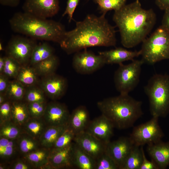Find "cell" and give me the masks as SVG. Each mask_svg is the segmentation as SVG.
<instances>
[{
    "mask_svg": "<svg viewBox=\"0 0 169 169\" xmlns=\"http://www.w3.org/2000/svg\"><path fill=\"white\" fill-rule=\"evenodd\" d=\"M25 90V87L16 80L10 82L5 95L8 100H22L24 99Z\"/></svg>",
    "mask_w": 169,
    "mask_h": 169,
    "instance_id": "33",
    "label": "cell"
},
{
    "mask_svg": "<svg viewBox=\"0 0 169 169\" xmlns=\"http://www.w3.org/2000/svg\"><path fill=\"white\" fill-rule=\"evenodd\" d=\"M73 142L69 146L60 149H50L49 157V169H59L72 168V149Z\"/></svg>",
    "mask_w": 169,
    "mask_h": 169,
    "instance_id": "17",
    "label": "cell"
},
{
    "mask_svg": "<svg viewBox=\"0 0 169 169\" xmlns=\"http://www.w3.org/2000/svg\"><path fill=\"white\" fill-rule=\"evenodd\" d=\"M17 143L21 156L27 155L41 147L38 140L24 132L17 139Z\"/></svg>",
    "mask_w": 169,
    "mask_h": 169,
    "instance_id": "27",
    "label": "cell"
},
{
    "mask_svg": "<svg viewBox=\"0 0 169 169\" xmlns=\"http://www.w3.org/2000/svg\"><path fill=\"white\" fill-rule=\"evenodd\" d=\"M116 164L105 152L95 160V169H118Z\"/></svg>",
    "mask_w": 169,
    "mask_h": 169,
    "instance_id": "38",
    "label": "cell"
},
{
    "mask_svg": "<svg viewBox=\"0 0 169 169\" xmlns=\"http://www.w3.org/2000/svg\"><path fill=\"white\" fill-rule=\"evenodd\" d=\"M113 20L119 28L122 44L130 48L146 38L156 23V16L152 9H144L136 0L115 11Z\"/></svg>",
    "mask_w": 169,
    "mask_h": 169,
    "instance_id": "2",
    "label": "cell"
},
{
    "mask_svg": "<svg viewBox=\"0 0 169 169\" xmlns=\"http://www.w3.org/2000/svg\"><path fill=\"white\" fill-rule=\"evenodd\" d=\"M22 65L13 58L5 56L4 74L8 78H16Z\"/></svg>",
    "mask_w": 169,
    "mask_h": 169,
    "instance_id": "36",
    "label": "cell"
},
{
    "mask_svg": "<svg viewBox=\"0 0 169 169\" xmlns=\"http://www.w3.org/2000/svg\"><path fill=\"white\" fill-rule=\"evenodd\" d=\"M147 151L158 169L166 168L169 165V141H161L147 145Z\"/></svg>",
    "mask_w": 169,
    "mask_h": 169,
    "instance_id": "18",
    "label": "cell"
},
{
    "mask_svg": "<svg viewBox=\"0 0 169 169\" xmlns=\"http://www.w3.org/2000/svg\"><path fill=\"white\" fill-rule=\"evenodd\" d=\"M89 116L86 108L79 106L70 114L68 125L75 134L85 131L89 121Z\"/></svg>",
    "mask_w": 169,
    "mask_h": 169,
    "instance_id": "20",
    "label": "cell"
},
{
    "mask_svg": "<svg viewBox=\"0 0 169 169\" xmlns=\"http://www.w3.org/2000/svg\"><path fill=\"white\" fill-rule=\"evenodd\" d=\"M115 27L109 23L105 14H90L82 21L76 22L74 29L66 31L59 45L68 54L90 47L115 46Z\"/></svg>",
    "mask_w": 169,
    "mask_h": 169,
    "instance_id": "1",
    "label": "cell"
},
{
    "mask_svg": "<svg viewBox=\"0 0 169 169\" xmlns=\"http://www.w3.org/2000/svg\"><path fill=\"white\" fill-rule=\"evenodd\" d=\"M140 147L134 146L121 169H140L143 160V155Z\"/></svg>",
    "mask_w": 169,
    "mask_h": 169,
    "instance_id": "32",
    "label": "cell"
},
{
    "mask_svg": "<svg viewBox=\"0 0 169 169\" xmlns=\"http://www.w3.org/2000/svg\"><path fill=\"white\" fill-rule=\"evenodd\" d=\"M142 102L129 94L105 98L97 102L101 115L109 120L114 127L120 129L130 128L143 114Z\"/></svg>",
    "mask_w": 169,
    "mask_h": 169,
    "instance_id": "4",
    "label": "cell"
},
{
    "mask_svg": "<svg viewBox=\"0 0 169 169\" xmlns=\"http://www.w3.org/2000/svg\"><path fill=\"white\" fill-rule=\"evenodd\" d=\"M12 120L22 127L30 118L27 107V103L23 100L11 101Z\"/></svg>",
    "mask_w": 169,
    "mask_h": 169,
    "instance_id": "24",
    "label": "cell"
},
{
    "mask_svg": "<svg viewBox=\"0 0 169 169\" xmlns=\"http://www.w3.org/2000/svg\"></svg>",
    "mask_w": 169,
    "mask_h": 169,
    "instance_id": "52",
    "label": "cell"
},
{
    "mask_svg": "<svg viewBox=\"0 0 169 169\" xmlns=\"http://www.w3.org/2000/svg\"><path fill=\"white\" fill-rule=\"evenodd\" d=\"M3 50V45L2 43L0 42V50L1 51Z\"/></svg>",
    "mask_w": 169,
    "mask_h": 169,
    "instance_id": "51",
    "label": "cell"
},
{
    "mask_svg": "<svg viewBox=\"0 0 169 169\" xmlns=\"http://www.w3.org/2000/svg\"><path fill=\"white\" fill-rule=\"evenodd\" d=\"M99 54L104 58L106 64L122 63L125 61L133 60L136 57L141 55V50L131 51L121 48L99 52Z\"/></svg>",
    "mask_w": 169,
    "mask_h": 169,
    "instance_id": "19",
    "label": "cell"
},
{
    "mask_svg": "<svg viewBox=\"0 0 169 169\" xmlns=\"http://www.w3.org/2000/svg\"><path fill=\"white\" fill-rule=\"evenodd\" d=\"M5 63V57H0V74H3Z\"/></svg>",
    "mask_w": 169,
    "mask_h": 169,
    "instance_id": "48",
    "label": "cell"
},
{
    "mask_svg": "<svg viewBox=\"0 0 169 169\" xmlns=\"http://www.w3.org/2000/svg\"><path fill=\"white\" fill-rule=\"evenodd\" d=\"M155 3L161 10H169V0H155Z\"/></svg>",
    "mask_w": 169,
    "mask_h": 169,
    "instance_id": "45",
    "label": "cell"
},
{
    "mask_svg": "<svg viewBox=\"0 0 169 169\" xmlns=\"http://www.w3.org/2000/svg\"><path fill=\"white\" fill-rule=\"evenodd\" d=\"M59 63L58 57L54 54L32 66L38 75L45 76L54 73Z\"/></svg>",
    "mask_w": 169,
    "mask_h": 169,
    "instance_id": "29",
    "label": "cell"
},
{
    "mask_svg": "<svg viewBox=\"0 0 169 169\" xmlns=\"http://www.w3.org/2000/svg\"><path fill=\"white\" fill-rule=\"evenodd\" d=\"M74 141L95 160L105 152L107 144L85 131L75 134Z\"/></svg>",
    "mask_w": 169,
    "mask_h": 169,
    "instance_id": "14",
    "label": "cell"
},
{
    "mask_svg": "<svg viewBox=\"0 0 169 169\" xmlns=\"http://www.w3.org/2000/svg\"><path fill=\"white\" fill-rule=\"evenodd\" d=\"M44 94L41 88L34 85L27 87L23 100L27 103L46 101Z\"/></svg>",
    "mask_w": 169,
    "mask_h": 169,
    "instance_id": "35",
    "label": "cell"
},
{
    "mask_svg": "<svg viewBox=\"0 0 169 169\" xmlns=\"http://www.w3.org/2000/svg\"><path fill=\"white\" fill-rule=\"evenodd\" d=\"M161 25L165 28L169 32V10L165 11Z\"/></svg>",
    "mask_w": 169,
    "mask_h": 169,
    "instance_id": "47",
    "label": "cell"
},
{
    "mask_svg": "<svg viewBox=\"0 0 169 169\" xmlns=\"http://www.w3.org/2000/svg\"><path fill=\"white\" fill-rule=\"evenodd\" d=\"M79 1L80 0H67L66 8L62 16L64 17L67 15L69 23H70L73 19V13L79 3Z\"/></svg>",
    "mask_w": 169,
    "mask_h": 169,
    "instance_id": "42",
    "label": "cell"
},
{
    "mask_svg": "<svg viewBox=\"0 0 169 169\" xmlns=\"http://www.w3.org/2000/svg\"><path fill=\"white\" fill-rule=\"evenodd\" d=\"M135 145L130 137H122L106 144L105 152L121 169L126 158Z\"/></svg>",
    "mask_w": 169,
    "mask_h": 169,
    "instance_id": "12",
    "label": "cell"
},
{
    "mask_svg": "<svg viewBox=\"0 0 169 169\" xmlns=\"http://www.w3.org/2000/svg\"><path fill=\"white\" fill-rule=\"evenodd\" d=\"M70 114L66 106L57 102L47 105L42 118L47 126L68 125Z\"/></svg>",
    "mask_w": 169,
    "mask_h": 169,
    "instance_id": "13",
    "label": "cell"
},
{
    "mask_svg": "<svg viewBox=\"0 0 169 169\" xmlns=\"http://www.w3.org/2000/svg\"><path fill=\"white\" fill-rule=\"evenodd\" d=\"M38 74L33 67L22 65L16 78L25 87L34 86L38 81Z\"/></svg>",
    "mask_w": 169,
    "mask_h": 169,
    "instance_id": "30",
    "label": "cell"
},
{
    "mask_svg": "<svg viewBox=\"0 0 169 169\" xmlns=\"http://www.w3.org/2000/svg\"><path fill=\"white\" fill-rule=\"evenodd\" d=\"M20 0H0L1 5L11 7L17 6L19 3Z\"/></svg>",
    "mask_w": 169,
    "mask_h": 169,
    "instance_id": "46",
    "label": "cell"
},
{
    "mask_svg": "<svg viewBox=\"0 0 169 169\" xmlns=\"http://www.w3.org/2000/svg\"><path fill=\"white\" fill-rule=\"evenodd\" d=\"M11 120V102L8 100L0 105V124Z\"/></svg>",
    "mask_w": 169,
    "mask_h": 169,
    "instance_id": "40",
    "label": "cell"
},
{
    "mask_svg": "<svg viewBox=\"0 0 169 169\" xmlns=\"http://www.w3.org/2000/svg\"><path fill=\"white\" fill-rule=\"evenodd\" d=\"M98 5L102 14H105L109 11L118 10L126 4L127 0H92Z\"/></svg>",
    "mask_w": 169,
    "mask_h": 169,
    "instance_id": "34",
    "label": "cell"
},
{
    "mask_svg": "<svg viewBox=\"0 0 169 169\" xmlns=\"http://www.w3.org/2000/svg\"><path fill=\"white\" fill-rule=\"evenodd\" d=\"M47 126L42 117H30L22 127L23 132L39 141Z\"/></svg>",
    "mask_w": 169,
    "mask_h": 169,
    "instance_id": "26",
    "label": "cell"
},
{
    "mask_svg": "<svg viewBox=\"0 0 169 169\" xmlns=\"http://www.w3.org/2000/svg\"><path fill=\"white\" fill-rule=\"evenodd\" d=\"M115 128L112 123L101 115L92 121H90L85 131L100 141L107 144L113 133Z\"/></svg>",
    "mask_w": 169,
    "mask_h": 169,
    "instance_id": "16",
    "label": "cell"
},
{
    "mask_svg": "<svg viewBox=\"0 0 169 169\" xmlns=\"http://www.w3.org/2000/svg\"><path fill=\"white\" fill-rule=\"evenodd\" d=\"M143 155V160L140 169H158L156 165L152 161H150L146 158L143 146H141Z\"/></svg>",
    "mask_w": 169,
    "mask_h": 169,
    "instance_id": "43",
    "label": "cell"
},
{
    "mask_svg": "<svg viewBox=\"0 0 169 169\" xmlns=\"http://www.w3.org/2000/svg\"><path fill=\"white\" fill-rule=\"evenodd\" d=\"M10 81L8 77L4 74H0V94H5Z\"/></svg>",
    "mask_w": 169,
    "mask_h": 169,
    "instance_id": "44",
    "label": "cell"
},
{
    "mask_svg": "<svg viewBox=\"0 0 169 169\" xmlns=\"http://www.w3.org/2000/svg\"><path fill=\"white\" fill-rule=\"evenodd\" d=\"M9 164L6 163H0V169H9Z\"/></svg>",
    "mask_w": 169,
    "mask_h": 169,
    "instance_id": "50",
    "label": "cell"
},
{
    "mask_svg": "<svg viewBox=\"0 0 169 169\" xmlns=\"http://www.w3.org/2000/svg\"><path fill=\"white\" fill-rule=\"evenodd\" d=\"M35 167L22 156L16 158L9 164V169H35Z\"/></svg>",
    "mask_w": 169,
    "mask_h": 169,
    "instance_id": "41",
    "label": "cell"
},
{
    "mask_svg": "<svg viewBox=\"0 0 169 169\" xmlns=\"http://www.w3.org/2000/svg\"><path fill=\"white\" fill-rule=\"evenodd\" d=\"M140 50L142 59L149 64L169 59V32L161 25L143 41Z\"/></svg>",
    "mask_w": 169,
    "mask_h": 169,
    "instance_id": "6",
    "label": "cell"
},
{
    "mask_svg": "<svg viewBox=\"0 0 169 169\" xmlns=\"http://www.w3.org/2000/svg\"><path fill=\"white\" fill-rule=\"evenodd\" d=\"M152 116L164 117L169 113V75L156 74L144 87Z\"/></svg>",
    "mask_w": 169,
    "mask_h": 169,
    "instance_id": "5",
    "label": "cell"
},
{
    "mask_svg": "<svg viewBox=\"0 0 169 169\" xmlns=\"http://www.w3.org/2000/svg\"><path fill=\"white\" fill-rule=\"evenodd\" d=\"M50 150L41 146L22 157L31 163L35 169H44L48 163Z\"/></svg>",
    "mask_w": 169,
    "mask_h": 169,
    "instance_id": "25",
    "label": "cell"
},
{
    "mask_svg": "<svg viewBox=\"0 0 169 169\" xmlns=\"http://www.w3.org/2000/svg\"><path fill=\"white\" fill-rule=\"evenodd\" d=\"M47 103L46 101L27 103V107L31 118L42 117Z\"/></svg>",
    "mask_w": 169,
    "mask_h": 169,
    "instance_id": "39",
    "label": "cell"
},
{
    "mask_svg": "<svg viewBox=\"0 0 169 169\" xmlns=\"http://www.w3.org/2000/svg\"><path fill=\"white\" fill-rule=\"evenodd\" d=\"M39 84L40 88L49 97L56 100L64 94L67 82L64 78L54 73L44 76Z\"/></svg>",
    "mask_w": 169,
    "mask_h": 169,
    "instance_id": "15",
    "label": "cell"
},
{
    "mask_svg": "<svg viewBox=\"0 0 169 169\" xmlns=\"http://www.w3.org/2000/svg\"><path fill=\"white\" fill-rule=\"evenodd\" d=\"M23 132L22 127L12 120L0 124V137L16 139Z\"/></svg>",
    "mask_w": 169,
    "mask_h": 169,
    "instance_id": "31",
    "label": "cell"
},
{
    "mask_svg": "<svg viewBox=\"0 0 169 169\" xmlns=\"http://www.w3.org/2000/svg\"><path fill=\"white\" fill-rule=\"evenodd\" d=\"M68 127V125L47 126L39 140L40 146L52 149L57 139Z\"/></svg>",
    "mask_w": 169,
    "mask_h": 169,
    "instance_id": "23",
    "label": "cell"
},
{
    "mask_svg": "<svg viewBox=\"0 0 169 169\" xmlns=\"http://www.w3.org/2000/svg\"><path fill=\"white\" fill-rule=\"evenodd\" d=\"M144 63L142 59H134L129 64H119L115 73L114 82L120 94H129L136 87L140 81L141 66Z\"/></svg>",
    "mask_w": 169,
    "mask_h": 169,
    "instance_id": "7",
    "label": "cell"
},
{
    "mask_svg": "<svg viewBox=\"0 0 169 169\" xmlns=\"http://www.w3.org/2000/svg\"><path fill=\"white\" fill-rule=\"evenodd\" d=\"M54 49L46 42L37 44L34 48L29 63L32 66L54 55Z\"/></svg>",
    "mask_w": 169,
    "mask_h": 169,
    "instance_id": "28",
    "label": "cell"
},
{
    "mask_svg": "<svg viewBox=\"0 0 169 169\" xmlns=\"http://www.w3.org/2000/svg\"><path fill=\"white\" fill-rule=\"evenodd\" d=\"M75 135L74 131L68 127L57 139L52 148L60 149L69 146L74 141Z\"/></svg>",
    "mask_w": 169,
    "mask_h": 169,
    "instance_id": "37",
    "label": "cell"
},
{
    "mask_svg": "<svg viewBox=\"0 0 169 169\" xmlns=\"http://www.w3.org/2000/svg\"><path fill=\"white\" fill-rule=\"evenodd\" d=\"M9 22L14 32L36 40L52 41L59 44L66 32L64 26L59 22L24 12L16 13Z\"/></svg>",
    "mask_w": 169,
    "mask_h": 169,
    "instance_id": "3",
    "label": "cell"
},
{
    "mask_svg": "<svg viewBox=\"0 0 169 169\" xmlns=\"http://www.w3.org/2000/svg\"><path fill=\"white\" fill-rule=\"evenodd\" d=\"M106 64L103 57L100 54L95 55L87 50L79 51L74 56L72 65L75 70L82 74L91 73Z\"/></svg>",
    "mask_w": 169,
    "mask_h": 169,
    "instance_id": "10",
    "label": "cell"
},
{
    "mask_svg": "<svg viewBox=\"0 0 169 169\" xmlns=\"http://www.w3.org/2000/svg\"><path fill=\"white\" fill-rule=\"evenodd\" d=\"M59 8V0H25L22 6L23 12L47 19L55 15Z\"/></svg>",
    "mask_w": 169,
    "mask_h": 169,
    "instance_id": "11",
    "label": "cell"
},
{
    "mask_svg": "<svg viewBox=\"0 0 169 169\" xmlns=\"http://www.w3.org/2000/svg\"><path fill=\"white\" fill-rule=\"evenodd\" d=\"M38 44L37 40L19 35L13 36L6 49L8 56L18 61L22 65L29 63L33 50Z\"/></svg>",
    "mask_w": 169,
    "mask_h": 169,
    "instance_id": "9",
    "label": "cell"
},
{
    "mask_svg": "<svg viewBox=\"0 0 169 169\" xmlns=\"http://www.w3.org/2000/svg\"><path fill=\"white\" fill-rule=\"evenodd\" d=\"M17 143V139H10L0 137V163L9 164L20 156Z\"/></svg>",
    "mask_w": 169,
    "mask_h": 169,
    "instance_id": "21",
    "label": "cell"
},
{
    "mask_svg": "<svg viewBox=\"0 0 169 169\" xmlns=\"http://www.w3.org/2000/svg\"><path fill=\"white\" fill-rule=\"evenodd\" d=\"M8 100L5 94H0V105Z\"/></svg>",
    "mask_w": 169,
    "mask_h": 169,
    "instance_id": "49",
    "label": "cell"
},
{
    "mask_svg": "<svg viewBox=\"0 0 169 169\" xmlns=\"http://www.w3.org/2000/svg\"><path fill=\"white\" fill-rule=\"evenodd\" d=\"M158 118L152 116L148 121L134 128L130 137L135 145H148L161 141L164 134L159 125Z\"/></svg>",
    "mask_w": 169,
    "mask_h": 169,
    "instance_id": "8",
    "label": "cell"
},
{
    "mask_svg": "<svg viewBox=\"0 0 169 169\" xmlns=\"http://www.w3.org/2000/svg\"><path fill=\"white\" fill-rule=\"evenodd\" d=\"M72 162L74 166L79 169H95V159L74 142L73 146Z\"/></svg>",
    "mask_w": 169,
    "mask_h": 169,
    "instance_id": "22",
    "label": "cell"
}]
</instances>
